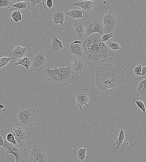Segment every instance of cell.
Returning a JSON list of instances; mask_svg holds the SVG:
<instances>
[{"label": "cell", "instance_id": "28", "mask_svg": "<svg viewBox=\"0 0 146 162\" xmlns=\"http://www.w3.org/2000/svg\"><path fill=\"white\" fill-rule=\"evenodd\" d=\"M133 103H136L137 106L142 111L144 112H145V106L143 101L140 98H135L132 101Z\"/></svg>", "mask_w": 146, "mask_h": 162}, {"label": "cell", "instance_id": "9", "mask_svg": "<svg viewBox=\"0 0 146 162\" xmlns=\"http://www.w3.org/2000/svg\"><path fill=\"white\" fill-rule=\"evenodd\" d=\"M44 71L47 79L54 85L61 87L67 85L62 77L57 71L55 66L51 69L49 65L47 68L44 69Z\"/></svg>", "mask_w": 146, "mask_h": 162}, {"label": "cell", "instance_id": "34", "mask_svg": "<svg viewBox=\"0 0 146 162\" xmlns=\"http://www.w3.org/2000/svg\"><path fill=\"white\" fill-rule=\"evenodd\" d=\"M6 140L9 142L14 145L16 144V142L13 135L11 132L7 134L6 136Z\"/></svg>", "mask_w": 146, "mask_h": 162}, {"label": "cell", "instance_id": "14", "mask_svg": "<svg viewBox=\"0 0 146 162\" xmlns=\"http://www.w3.org/2000/svg\"><path fill=\"white\" fill-rule=\"evenodd\" d=\"M46 60L45 55L42 51L37 53L34 58L31 67L36 71L42 70L45 66Z\"/></svg>", "mask_w": 146, "mask_h": 162}, {"label": "cell", "instance_id": "8", "mask_svg": "<svg viewBox=\"0 0 146 162\" xmlns=\"http://www.w3.org/2000/svg\"><path fill=\"white\" fill-rule=\"evenodd\" d=\"M47 150L40 145H34L29 153L30 162H47L49 157Z\"/></svg>", "mask_w": 146, "mask_h": 162}, {"label": "cell", "instance_id": "15", "mask_svg": "<svg viewBox=\"0 0 146 162\" xmlns=\"http://www.w3.org/2000/svg\"><path fill=\"white\" fill-rule=\"evenodd\" d=\"M65 16L64 9L61 7H58L55 11L49 13L50 18L52 20L53 24L55 26L60 24L64 26Z\"/></svg>", "mask_w": 146, "mask_h": 162}, {"label": "cell", "instance_id": "22", "mask_svg": "<svg viewBox=\"0 0 146 162\" xmlns=\"http://www.w3.org/2000/svg\"><path fill=\"white\" fill-rule=\"evenodd\" d=\"M8 15L11 21L16 22L21 21L23 17L20 9L16 8H11L8 12Z\"/></svg>", "mask_w": 146, "mask_h": 162}, {"label": "cell", "instance_id": "2", "mask_svg": "<svg viewBox=\"0 0 146 162\" xmlns=\"http://www.w3.org/2000/svg\"><path fill=\"white\" fill-rule=\"evenodd\" d=\"M101 36L94 33L81 40L84 58L97 64L106 61L111 54V50L101 39Z\"/></svg>", "mask_w": 146, "mask_h": 162}, {"label": "cell", "instance_id": "7", "mask_svg": "<svg viewBox=\"0 0 146 162\" xmlns=\"http://www.w3.org/2000/svg\"><path fill=\"white\" fill-rule=\"evenodd\" d=\"M101 19L103 26L104 33L106 34L113 32L117 22L115 12L110 9L103 14Z\"/></svg>", "mask_w": 146, "mask_h": 162}, {"label": "cell", "instance_id": "1", "mask_svg": "<svg viewBox=\"0 0 146 162\" xmlns=\"http://www.w3.org/2000/svg\"><path fill=\"white\" fill-rule=\"evenodd\" d=\"M121 66L111 64H104L95 69V84L102 92H107L111 88H119L126 82L125 74Z\"/></svg>", "mask_w": 146, "mask_h": 162}, {"label": "cell", "instance_id": "35", "mask_svg": "<svg viewBox=\"0 0 146 162\" xmlns=\"http://www.w3.org/2000/svg\"><path fill=\"white\" fill-rule=\"evenodd\" d=\"M141 77L139 80L146 79V67L145 66L142 67L141 71Z\"/></svg>", "mask_w": 146, "mask_h": 162}, {"label": "cell", "instance_id": "23", "mask_svg": "<svg viewBox=\"0 0 146 162\" xmlns=\"http://www.w3.org/2000/svg\"><path fill=\"white\" fill-rule=\"evenodd\" d=\"M87 148L79 147L78 149H75L73 153L76 157L78 160L81 162L83 161L85 159L88 158L86 155Z\"/></svg>", "mask_w": 146, "mask_h": 162}, {"label": "cell", "instance_id": "21", "mask_svg": "<svg viewBox=\"0 0 146 162\" xmlns=\"http://www.w3.org/2000/svg\"><path fill=\"white\" fill-rule=\"evenodd\" d=\"M84 12L79 8H75L68 10L64 13L65 16L68 20H77L83 18Z\"/></svg>", "mask_w": 146, "mask_h": 162}, {"label": "cell", "instance_id": "16", "mask_svg": "<svg viewBox=\"0 0 146 162\" xmlns=\"http://www.w3.org/2000/svg\"><path fill=\"white\" fill-rule=\"evenodd\" d=\"M66 49L71 55L81 57L83 54V50L80 40H76L69 42L66 45Z\"/></svg>", "mask_w": 146, "mask_h": 162}, {"label": "cell", "instance_id": "18", "mask_svg": "<svg viewBox=\"0 0 146 162\" xmlns=\"http://www.w3.org/2000/svg\"><path fill=\"white\" fill-rule=\"evenodd\" d=\"M10 56L13 60H19L23 57L28 51L26 47L17 45L12 47L9 50Z\"/></svg>", "mask_w": 146, "mask_h": 162}, {"label": "cell", "instance_id": "27", "mask_svg": "<svg viewBox=\"0 0 146 162\" xmlns=\"http://www.w3.org/2000/svg\"><path fill=\"white\" fill-rule=\"evenodd\" d=\"M105 43L107 47L110 50H112L113 52H114L115 50H121L120 45L114 40L109 39Z\"/></svg>", "mask_w": 146, "mask_h": 162}, {"label": "cell", "instance_id": "36", "mask_svg": "<svg viewBox=\"0 0 146 162\" xmlns=\"http://www.w3.org/2000/svg\"><path fill=\"white\" fill-rule=\"evenodd\" d=\"M31 5L33 8H34L35 6L38 4H42L41 2V0H30Z\"/></svg>", "mask_w": 146, "mask_h": 162}, {"label": "cell", "instance_id": "12", "mask_svg": "<svg viewBox=\"0 0 146 162\" xmlns=\"http://www.w3.org/2000/svg\"><path fill=\"white\" fill-rule=\"evenodd\" d=\"M76 7H80L84 13H89L92 14L95 12L97 9V1L82 0L78 1L73 3Z\"/></svg>", "mask_w": 146, "mask_h": 162}, {"label": "cell", "instance_id": "17", "mask_svg": "<svg viewBox=\"0 0 146 162\" xmlns=\"http://www.w3.org/2000/svg\"><path fill=\"white\" fill-rule=\"evenodd\" d=\"M71 65L73 72L80 74L84 72L87 66L85 63L83 59L74 56L73 57Z\"/></svg>", "mask_w": 146, "mask_h": 162}, {"label": "cell", "instance_id": "6", "mask_svg": "<svg viewBox=\"0 0 146 162\" xmlns=\"http://www.w3.org/2000/svg\"><path fill=\"white\" fill-rule=\"evenodd\" d=\"M2 147L7 155L10 154L15 156V162H24L27 158L26 150L20 146L11 144L5 140Z\"/></svg>", "mask_w": 146, "mask_h": 162}, {"label": "cell", "instance_id": "37", "mask_svg": "<svg viewBox=\"0 0 146 162\" xmlns=\"http://www.w3.org/2000/svg\"><path fill=\"white\" fill-rule=\"evenodd\" d=\"M5 140V135L2 133H0V146L3 145L4 141Z\"/></svg>", "mask_w": 146, "mask_h": 162}, {"label": "cell", "instance_id": "24", "mask_svg": "<svg viewBox=\"0 0 146 162\" xmlns=\"http://www.w3.org/2000/svg\"><path fill=\"white\" fill-rule=\"evenodd\" d=\"M136 92L142 97L146 96V79L139 80Z\"/></svg>", "mask_w": 146, "mask_h": 162}, {"label": "cell", "instance_id": "4", "mask_svg": "<svg viewBox=\"0 0 146 162\" xmlns=\"http://www.w3.org/2000/svg\"><path fill=\"white\" fill-rule=\"evenodd\" d=\"M86 26V37L94 33L103 35V26L101 18L92 15H89L84 22Z\"/></svg>", "mask_w": 146, "mask_h": 162}, {"label": "cell", "instance_id": "33", "mask_svg": "<svg viewBox=\"0 0 146 162\" xmlns=\"http://www.w3.org/2000/svg\"><path fill=\"white\" fill-rule=\"evenodd\" d=\"M113 36V32L103 35L101 36V39L103 42L105 43L107 41L112 37Z\"/></svg>", "mask_w": 146, "mask_h": 162}, {"label": "cell", "instance_id": "40", "mask_svg": "<svg viewBox=\"0 0 146 162\" xmlns=\"http://www.w3.org/2000/svg\"><path fill=\"white\" fill-rule=\"evenodd\" d=\"M2 125V122L0 121V133L1 132V127Z\"/></svg>", "mask_w": 146, "mask_h": 162}, {"label": "cell", "instance_id": "3", "mask_svg": "<svg viewBox=\"0 0 146 162\" xmlns=\"http://www.w3.org/2000/svg\"><path fill=\"white\" fill-rule=\"evenodd\" d=\"M9 132L13 135L16 142L20 144L21 147L25 146L31 138L30 130L26 127L20 124H13Z\"/></svg>", "mask_w": 146, "mask_h": 162}, {"label": "cell", "instance_id": "30", "mask_svg": "<svg viewBox=\"0 0 146 162\" xmlns=\"http://www.w3.org/2000/svg\"><path fill=\"white\" fill-rule=\"evenodd\" d=\"M12 4V0H0V8H9Z\"/></svg>", "mask_w": 146, "mask_h": 162}, {"label": "cell", "instance_id": "13", "mask_svg": "<svg viewBox=\"0 0 146 162\" xmlns=\"http://www.w3.org/2000/svg\"><path fill=\"white\" fill-rule=\"evenodd\" d=\"M57 72L61 75L67 84L71 83L73 79V72L68 64L65 67L64 65H60L58 68L55 66Z\"/></svg>", "mask_w": 146, "mask_h": 162}, {"label": "cell", "instance_id": "38", "mask_svg": "<svg viewBox=\"0 0 146 162\" xmlns=\"http://www.w3.org/2000/svg\"><path fill=\"white\" fill-rule=\"evenodd\" d=\"M6 108L3 105L0 104V112H4L6 110Z\"/></svg>", "mask_w": 146, "mask_h": 162}, {"label": "cell", "instance_id": "5", "mask_svg": "<svg viewBox=\"0 0 146 162\" xmlns=\"http://www.w3.org/2000/svg\"><path fill=\"white\" fill-rule=\"evenodd\" d=\"M37 115L34 110L26 107L18 110L16 116L18 121V123L27 127L33 125L35 122L38 121L36 118Z\"/></svg>", "mask_w": 146, "mask_h": 162}, {"label": "cell", "instance_id": "11", "mask_svg": "<svg viewBox=\"0 0 146 162\" xmlns=\"http://www.w3.org/2000/svg\"><path fill=\"white\" fill-rule=\"evenodd\" d=\"M76 106L75 108H78L80 110L83 106L88 107V103L89 101V92L88 89H80L76 90L74 93Z\"/></svg>", "mask_w": 146, "mask_h": 162}, {"label": "cell", "instance_id": "20", "mask_svg": "<svg viewBox=\"0 0 146 162\" xmlns=\"http://www.w3.org/2000/svg\"><path fill=\"white\" fill-rule=\"evenodd\" d=\"M34 58V56L31 53H26L23 57L17 60L14 63V65L15 66L19 65H23L28 70L31 67Z\"/></svg>", "mask_w": 146, "mask_h": 162}, {"label": "cell", "instance_id": "29", "mask_svg": "<svg viewBox=\"0 0 146 162\" xmlns=\"http://www.w3.org/2000/svg\"><path fill=\"white\" fill-rule=\"evenodd\" d=\"M11 59V58L8 56H0V70L5 66L9 65V61Z\"/></svg>", "mask_w": 146, "mask_h": 162}, {"label": "cell", "instance_id": "32", "mask_svg": "<svg viewBox=\"0 0 146 162\" xmlns=\"http://www.w3.org/2000/svg\"><path fill=\"white\" fill-rule=\"evenodd\" d=\"M43 4L45 9L50 10L53 6V1L52 0H44L43 2Z\"/></svg>", "mask_w": 146, "mask_h": 162}, {"label": "cell", "instance_id": "10", "mask_svg": "<svg viewBox=\"0 0 146 162\" xmlns=\"http://www.w3.org/2000/svg\"><path fill=\"white\" fill-rule=\"evenodd\" d=\"M72 34L74 37L81 41L86 37V26L84 22L77 20L72 21Z\"/></svg>", "mask_w": 146, "mask_h": 162}, {"label": "cell", "instance_id": "26", "mask_svg": "<svg viewBox=\"0 0 146 162\" xmlns=\"http://www.w3.org/2000/svg\"><path fill=\"white\" fill-rule=\"evenodd\" d=\"M31 6L30 0H22V1L13 4L12 7L16 8L26 10H28Z\"/></svg>", "mask_w": 146, "mask_h": 162}, {"label": "cell", "instance_id": "39", "mask_svg": "<svg viewBox=\"0 0 146 162\" xmlns=\"http://www.w3.org/2000/svg\"><path fill=\"white\" fill-rule=\"evenodd\" d=\"M22 0H12V3H13V4L19 2Z\"/></svg>", "mask_w": 146, "mask_h": 162}, {"label": "cell", "instance_id": "19", "mask_svg": "<svg viewBox=\"0 0 146 162\" xmlns=\"http://www.w3.org/2000/svg\"><path fill=\"white\" fill-rule=\"evenodd\" d=\"M51 42L49 46V50L51 52L58 54L63 51L64 47L62 42L59 40L56 36L54 33L50 35Z\"/></svg>", "mask_w": 146, "mask_h": 162}, {"label": "cell", "instance_id": "25", "mask_svg": "<svg viewBox=\"0 0 146 162\" xmlns=\"http://www.w3.org/2000/svg\"><path fill=\"white\" fill-rule=\"evenodd\" d=\"M120 133L115 141L113 143V146L116 145L115 150H117L121 145L125 139V131L120 127Z\"/></svg>", "mask_w": 146, "mask_h": 162}, {"label": "cell", "instance_id": "31", "mask_svg": "<svg viewBox=\"0 0 146 162\" xmlns=\"http://www.w3.org/2000/svg\"><path fill=\"white\" fill-rule=\"evenodd\" d=\"M142 67V65L139 64L137 66L135 67L134 69V75L140 79L141 77V71Z\"/></svg>", "mask_w": 146, "mask_h": 162}]
</instances>
